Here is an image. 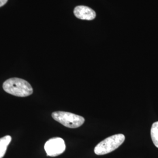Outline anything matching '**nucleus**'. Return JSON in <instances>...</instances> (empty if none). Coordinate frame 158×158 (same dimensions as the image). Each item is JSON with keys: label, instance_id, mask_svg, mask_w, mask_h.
<instances>
[{"label": "nucleus", "instance_id": "obj_4", "mask_svg": "<svg viewBox=\"0 0 158 158\" xmlns=\"http://www.w3.org/2000/svg\"><path fill=\"white\" fill-rule=\"evenodd\" d=\"M44 148L48 156L55 157L61 155L64 152L66 145L62 138L55 137L46 142Z\"/></svg>", "mask_w": 158, "mask_h": 158}, {"label": "nucleus", "instance_id": "obj_8", "mask_svg": "<svg viewBox=\"0 0 158 158\" xmlns=\"http://www.w3.org/2000/svg\"><path fill=\"white\" fill-rule=\"evenodd\" d=\"M8 0H0V7L4 6L7 2Z\"/></svg>", "mask_w": 158, "mask_h": 158}, {"label": "nucleus", "instance_id": "obj_5", "mask_svg": "<svg viewBox=\"0 0 158 158\" xmlns=\"http://www.w3.org/2000/svg\"><path fill=\"white\" fill-rule=\"evenodd\" d=\"M74 14L77 18L83 20H93L96 17V12L86 6H76L74 10Z\"/></svg>", "mask_w": 158, "mask_h": 158}, {"label": "nucleus", "instance_id": "obj_3", "mask_svg": "<svg viewBox=\"0 0 158 158\" xmlns=\"http://www.w3.org/2000/svg\"><path fill=\"white\" fill-rule=\"evenodd\" d=\"M55 121L69 128H77L84 124L85 119L73 113L65 111H56L52 114Z\"/></svg>", "mask_w": 158, "mask_h": 158}, {"label": "nucleus", "instance_id": "obj_1", "mask_svg": "<svg viewBox=\"0 0 158 158\" xmlns=\"http://www.w3.org/2000/svg\"><path fill=\"white\" fill-rule=\"evenodd\" d=\"M4 91L13 96L25 97L33 93V89L28 82L20 78H11L3 83Z\"/></svg>", "mask_w": 158, "mask_h": 158}, {"label": "nucleus", "instance_id": "obj_6", "mask_svg": "<svg viewBox=\"0 0 158 158\" xmlns=\"http://www.w3.org/2000/svg\"><path fill=\"white\" fill-rule=\"evenodd\" d=\"M11 139V136L10 135L4 136L0 138V158H3L5 155Z\"/></svg>", "mask_w": 158, "mask_h": 158}, {"label": "nucleus", "instance_id": "obj_2", "mask_svg": "<svg viewBox=\"0 0 158 158\" xmlns=\"http://www.w3.org/2000/svg\"><path fill=\"white\" fill-rule=\"evenodd\" d=\"M125 139L124 135L122 134L109 136L96 145L94 153L97 155H103L111 152L123 143Z\"/></svg>", "mask_w": 158, "mask_h": 158}, {"label": "nucleus", "instance_id": "obj_7", "mask_svg": "<svg viewBox=\"0 0 158 158\" xmlns=\"http://www.w3.org/2000/svg\"><path fill=\"white\" fill-rule=\"evenodd\" d=\"M151 136L153 144L158 148V121L155 122L152 125Z\"/></svg>", "mask_w": 158, "mask_h": 158}]
</instances>
